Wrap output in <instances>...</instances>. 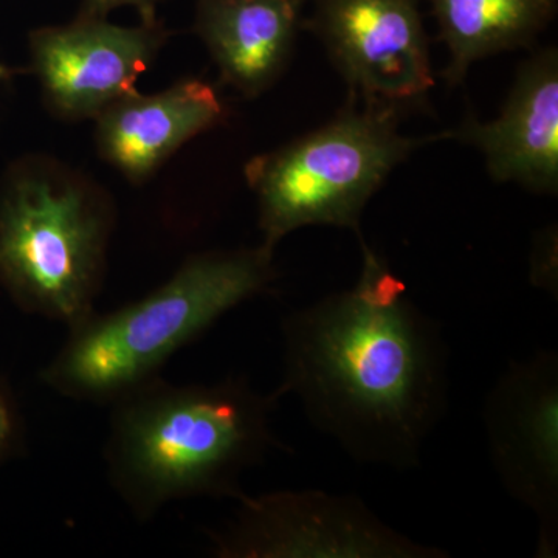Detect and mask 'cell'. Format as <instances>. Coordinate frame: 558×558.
I'll return each instance as SVG.
<instances>
[{
	"mask_svg": "<svg viewBox=\"0 0 558 558\" xmlns=\"http://www.w3.org/2000/svg\"><path fill=\"white\" fill-rule=\"evenodd\" d=\"M484 154L499 182H517L538 193L558 186V62L554 50L521 70L497 120H469L453 134Z\"/></svg>",
	"mask_w": 558,
	"mask_h": 558,
	"instance_id": "8fae6325",
	"label": "cell"
},
{
	"mask_svg": "<svg viewBox=\"0 0 558 558\" xmlns=\"http://www.w3.org/2000/svg\"><path fill=\"white\" fill-rule=\"evenodd\" d=\"M10 76L11 70L7 69L5 65H3L2 62H0V83H2V81L9 80Z\"/></svg>",
	"mask_w": 558,
	"mask_h": 558,
	"instance_id": "2e32d148",
	"label": "cell"
},
{
	"mask_svg": "<svg viewBox=\"0 0 558 558\" xmlns=\"http://www.w3.org/2000/svg\"><path fill=\"white\" fill-rule=\"evenodd\" d=\"M21 440V421L10 389L0 380V462L16 451Z\"/></svg>",
	"mask_w": 558,
	"mask_h": 558,
	"instance_id": "5bb4252c",
	"label": "cell"
},
{
	"mask_svg": "<svg viewBox=\"0 0 558 558\" xmlns=\"http://www.w3.org/2000/svg\"><path fill=\"white\" fill-rule=\"evenodd\" d=\"M425 140L403 137L392 106H349L326 126L248 161L264 247L275 252L293 231L312 226L360 234V219L389 172Z\"/></svg>",
	"mask_w": 558,
	"mask_h": 558,
	"instance_id": "5b68a950",
	"label": "cell"
},
{
	"mask_svg": "<svg viewBox=\"0 0 558 558\" xmlns=\"http://www.w3.org/2000/svg\"><path fill=\"white\" fill-rule=\"evenodd\" d=\"M301 0H197L194 32L223 83L247 97L269 89L288 64Z\"/></svg>",
	"mask_w": 558,
	"mask_h": 558,
	"instance_id": "7c38bea8",
	"label": "cell"
},
{
	"mask_svg": "<svg viewBox=\"0 0 558 558\" xmlns=\"http://www.w3.org/2000/svg\"><path fill=\"white\" fill-rule=\"evenodd\" d=\"M450 50L447 80L464 78L473 62L531 43L553 20L557 0H432Z\"/></svg>",
	"mask_w": 558,
	"mask_h": 558,
	"instance_id": "4fadbf2b",
	"label": "cell"
},
{
	"mask_svg": "<svg viewBox=\"0 0 558 558\" xmlns=\"http://www.w3.org/2000/svg\"><path fill=\"white\" fill-rule=\"evenodd\" d=\"M159 2L160 0H83L80 16L106 17L110 11L130 5L137 9L142 21H153L157 20L156 7Z\"/></svg>",
	"mask_w": 558,
	"mask_h": 558,
	"instance_id": "9a60e30c",
	"label": "cell"
},
{
	"mask_svg": "<svg viewBox=\"0 0 558 558\" xmlns=\"http://www.w3.org/2000/svg\"><path fill=\"white\" fill-rule=\"evenodd\" d=\"M223 526L207 529L218 558H449L402 534L357 495L323 490L244 494Z\"/></svg>",
	"mask_w": 558,
	"mask_h": 558,
	"instance_id": "8992f818",
	"label": "cell"
},
{
	"mask_svg": "<svg viewBox=\"0 0 558 558\" xmlns=\"http://www.w3.org/2000/svg\"><path fill=\"white\" fill-rule=\"evenodd\" d=\"M488 457L506 492L537 520L535 556L558 553V355L509 362L483 411Z\"/></svg>",
	"mask_w": 558,
	"mask_h": 558,
	"instance_id": "52a82bcc",
	"label": "cell"
},
{
	"mask_svg": "<svg viewBox=\"0 0 558 558\" xmlns=\"http://www.w3.org/2000/svg\"><path fill=\"white\" fill-rule=\"evenodd\" d=\"M354 288L281 322L279 400L293 396L317 432L352 461L407 472L449 409V349L438 319L360 240Z\"/></svg>",
	"mask_w": 558,
	"mask_h": 558,
	"instance_id": "6da1fadb",
	"label": "cell"
},
{
	"mask_svg": "<svg viewBox=\"0 0 558 558\" xmlns=\"http://www.w3.org/2000/svg\"><path fill=\"white\" fill-rule=\"evenodd\" d=\"M274 256L263 244L189 256L142 300L69 328L39 380L64 398L112 405L159 379L168 360L223 315L266 293L278 278Z\"/></svg>",
	"mask_w": 558,
	"mask_h": 558,
	"instance_id": "3957f363",
	"label": "cell"
},
{
	"mask_svg": "<svg viewBox=\"0 0 558 558\" xmlns=\"http://www.w3.org/2000/svg\"><path fill=\"white\" fill-rule=\"evenodd\" d=\"M278 402L242 376L149 381L112 403L102 447L110 486L138 521L180 499L238 501L244 473L281 449L274 432Z\"/></svg>",
	"mask_w": 558,
	"mask_h": 558,
	"instance_id": "7a4b0ae2",
	"label": "cell"
},
{
	"mask_svg": "<svg viewBox=\"0 0 558 558\" xmlns=\"http://www.w3.org/2000/svg\"><path fill=\"white\" fill-rule=\"evenodd\" d=\"M227 112L211 84L180 80L153 95L137 90L98 113L95 143L101 159L142 185L190 140L213 130Z\"/></svg>",
	"mask_w": 558,
	"mask_h": 558,
	"instance_id": "30bf717a",
	"label": "cell"
},
{
	"mask_svg": "<svg viewBox=\"0 0 558 558\" xmlns=\"http://www.w3.org/2000/svg\"><path fill=\"white\" fill-rule=\"evenodd\" d=\"M170 35L159 20L120 27L106 17L80 14L68 25L33 31L32 70L44 102L61 120L97 119L137 90L138 76L153 65Z\"/></svg>",
	"mask_w": 558,
	"mask_h": 558,
	"instance_id": "ba28073f",
	"label": "cell"
},
{
	"mask_svg": "<svg viewBox=\"0 0 558 558\" xmlns=\"http://www.w3.org/2000/svg\"><path fill=\"white\" fill-rule=\"evenodd\" d=\"M317 33L351 90L369 102H414L432 89L417 0H315Z\"/></svg>",
	"mask_w": 558,
	"mask_h": 558,
	"instance_id": "9c48e42d",
	"label": "cell"
},
{
	"mask_svg": "<svg viewBox=\"0 0 558 558\" xmlns=\"http://www.w3.org/2000/svg\"><path fill=\"white\" fill-rule=\"evenodd\" d=\"M116 222L100 183L53 157H25L0 183V288L25 314L78 325L95 312Z\"/></svg>",
	"mask_w": 558,
	"mask_h": 558,
	"instance_id": "277c9868",
	"label": "cell"
}]
</instances>
